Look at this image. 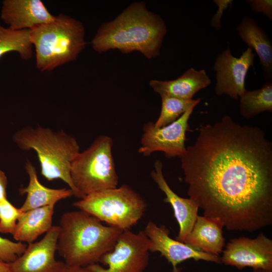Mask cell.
<instances>
[{"instance_id": "1", "label": "cell", "mask_w": 272, "mask_h": 272, "mask_svg": "<svg viewBox=\"0 0 272 272\" xmlns=\"http://www.w3.org/2000/svg\"><path fill=\"white\" fill-rule=\"evenodd\" d=\"M189 198L204 216L229 230L253 232L272 223V144L259 127L228 115L200 125L180 157Z\"/></svg>"}, {"instance_id": "2", "label": "cell", "mask_w": 272, "mask_h": 272, "mask_svg": "<svg viewBox=\"0 0 272 272\" xmlns=\"http://www.w3.org/2000/svg\"><path fill=\"white\" fill-rule=\"evenodd\" d=\"M166 33L160 16L149 11L145 2H134L112 21L103 23L91 44L99 53L115 49L123 53L138 51L152 59L160 55Z\"/></svg>"}, {"instance_id": "3", "label": "cell", "mask_w": 272, "mask_h": 272, "mask_svg": "<svg viewBox=\"0 0 272 272\" xmlns=\"http://www.w3.org/2000/svg\"><path fill=\"white\" fill-rule=\"evenodd\" d=\"M57 251L69 266L98 263L111 250L123 231L103 225L81 211L64 213L61 216Z\"/></svg>"}, {"instance_id": "4", "label": "cell", "mask_w": 272, "mask_h": 272, "mask_svg": "<svg viewBox=\"0 0 272 272\" xmlns=\"http://www.w3.org/2000/svg\"><path fill=\"white\" fill-rule=\"evenodd\" d=\"M13 140L19 148L32 149L36 152L41 173L47 180H62L69 185L74 195L81 199L70 174L72 163L80 152L74 137L63 130L26 126L14 134Z\"/></svg>"}, {"instance_id": "5", "label": "cell", "mask_w": 272, "mask_h": 272, "mask_svg": "<svg viewBox=\"0 0 272 272\" xmlns=\"http://www.w3.org/2000/svg\"><path fill=\"white\" fill-rule=\"evenodd\" d=\"M30 30L36 66L41 71H51L75 60L86 45L83 23L63 14Z\"/></svg>"}, {"instance_id": "6", "label": "cell", "mask_w": 272, "mask_h": 272, "mask_svg": "<svg viewBox=\"0 0 272 272\" xmlns=\"http://www.w3.org/2000/svg\"><path fill=\"white\" fill-rule=\"evenodd\" d=\"M113 145L110 137L99 135L73 160L70 174L81 199L96 192L117 187L118 176L112 155Z\"/></svg>"}, {"instance_id": "7", "label": "cell", "mask_w": 272, "mask_h": 272, "mask_svg": "<svg viewBox=\"0 0 272 272\" xmlns=\"http://www.w3.org/2000/svg\"><path fill=\"white\" fill-rule=\"evenodd\" d=\"M80 211L122 231L129 230L141 219L146 203L127 185L96 192L75 202Z\"/></svg>"}, {"instance_id": "8", "label": "cell", "mask_w": 272, "mask_h": 272, "mask_svg": "<svg viewBox=\"0 0 272 272\" xmlns=\"http://www.w3.org/2000/svg\"><path fill=\"white\" fill-rule=\"evenodd\" d=\"M150 240L144 231L122 232L113 249L98 263L87 266L93 272H143L149 262Z\"/></svg>"}, {"instance_id": "9", "label": "cell", "mask_w": 272, "mask_h": 272, "mask_svg": "<svg viewBox=\"0 0 272 272\" xmlns=\"http://www.w3.org/2000/svg\"><path fill=\"white\" fill-rule=\"evenodd\" d=\"M194 108H190L176 121L163 127H156L152 122L145 123L138 152L145 156L159 151L169 158L182 157L186 152V132Z\"/></svg>"}, {"instance_id": "10", "label": "cell", "mask_w": 272, "mask_h": 272, "mask_svg": "<svg viewBox=\"0 0 272 272\" xmlns=\"http://www.w3.org/2000/svg\"><path fill=\"white\" fill-rule=\"evenodd\" d=\"M255 54L247 47L238 57L233 55L229 47L218 54L213 66L216 73L215 92L238 100L245 88V80L250 67H254Z\"/></svg>"}, {"instance_id": "11", "label": "cell", "mask_w": 272, "mask_h": 272, "mask_svg": "<svg viewBox=\"0 0 272 272\" xmlns=\"http://www.w3.org/2000/svg\"><path fill=\"white\" fill-rule=\"evenodd\" d=\"M221 263L242 269L272 270V240L263 233L255 238L244 237L231 239L220 257Z\"/></svg>"}, {"instance_id": "12", "label": "cell", "mask_w": 272, "mask_h": 272, "mask_svg": "<svg viewBox=\"0 0 272 272\" xmlns=\"http://www.w3.org/2000/svg\"><path fill=\"white\" fill-rule=\"evenodd\" d=\"M59 226H52L39 241L27 246L24 253L9 263L10 272H58L65 266L55 258Z\"/></svg>"}, {"instance_id": "13", "label": "cell", "mask_w": 272, "mask_h": 272, "mask_svg": "<svg viewBox=\"0 0 272 272\" xmlns=\"http://www.w3.org/2000/svg\"><path fill=\"white\" fill-rule=\"evenodd\" d=\"M144 232L150 240V251L159 252L173 267V272H178V264L189 259L221 263L219 256L198 250L191 246L172 239L169 231L164 226H158L149 222Z\"/></svg>"}, {"instance_id": "14", "label": "cell", "mask_w": 272, "mask_h": 272, "mask_svg": "<svg viewBox=\"0 0 272 272\" xmlns=\"http://www.w3.org/2000/svg\"><path fill=\"white\" fill-rule=\"evenodd\" d=\"M1 19L14 30H31L52 21V15L40 0H4Z\"/></svg>"}, {"instance_id": "15", "label": "cell", "mask_w": 272, "mask_h": 272, "mask_svg": "<svg viewBox=\"0 0 272 272\" xmlns=\"http://www.w3.org/2000/svg\"><path fill=\"white\" fill-rule=\"evenodd\" d=\"M162 170V162L157 160L154 163V170L151 172V176L165 194L164 201L169 203L173 209L174 216L179 226L176 240L183 242L193 228L198 216L199 207L193 199L181 197L171 189L163 175Z\"/></svg>"}, {"instance_id": "16", "label": "cell", "mask_w": 272, "mask_h": 272, "mask_svg": "<svg viewBox=\"0 0 272 272\" xmlns=\"http://www.w3.org/2000/svg\"><path fill=\"white\" fill-rule=\"evenodd\" d=\"M211 80L203 70L191 67L176 79L169 81L152 80L149 82L153 90L161 96L180 99H192L200 90L211 84Z\"/></svg>"}, {"instance_id": "17", "label": "cell", "mask_w": 272, "mask_h": 272, "mask_svg": "<svg viewBox=\"0 0 272 272\" xmlns=\"http://www.w3.org/2000/svg\"><path fill=\"white\" fill-rule=\"evenodd\" d=\"M223 227L218 218L197 216L183 242L198 250L219 256L225 245Z\"/></svg>"}, {"instance_id": "18", "label": "cell", "mask_w": 272, "mask_h": 272, "mask_svg": "<svg viewBox=\"0 0 272 272\" xmlns=\"http://www.w3.org/2000/svg\"><path fill=\"white\" fill-rule=\"evenodd\" d=\"M25 169L29 176V183L25 187L20 189L21 194H26V198L20 208L22 212L55 205L59 200L74 195L69 188L54 189L47 187L39 181L36 168L27 161Z\"/></svg>"}, {"instance_id": "19", "label": "cell", "mask_w": 272, "mask_h": 272, "mask_svg": "<svg viewBox=\"0 0 272 272\" xmlns=\"http://www.w3.org/2000/svg\"><path fill=\"white\" fill-rule=\"evenodd\" d=\"M236 30L241 39L258 55L265 79L271 80L272 44L267 33L247 16L241 19Z\"/></svg>"}, {"instance_id": "20", "label": "cell", "mask_w": 272, "mask_h": 272, "mask_svg": "<svg viewBox=\"0 0 272 272\" xmlns=\"http://www.w3.org/2000/svg\"><path fill=\"white\" fill-rule=\"evenodd\" d=\"M54 207L53 205L22 212L12 234L14 238L28 244L34 242L52 227Z\"/></svg>"}, {"instance_id": "21", "label": "cell", "mask_w": 272, "mask_h": 272, "mask_svg": "<svg viewBox=\"0 0 272 272\" xmlns=\"http://www.w3.org/2000/svg\"><path fill=\"white\" fill-rule=\"evenodd\" d=\"M239 99L240 114L244 118L249 119L264 112H271V80H266L260 89H246Z\"/></svg>"}, {"instance_id": "22", "label": "cell", "mask_w": 272, "mask_h": 272, "mask_svg": "<svg viewBox=\"0 0 272 272\" xmlns=\"http://www.w3.org/2000/svg\"><path fill=\"white\" fill-rule=\"evenodd\" d=\"M30 32V30H14L0 25V58L8 52L15 51L23 59H31L33 45Z\"/></svg>"}, {"instance_id": "23", "label": "cell", "mask_w": 272, "mask_h": 272, "mask_svg": "<svg viewBox=\"0 0 272 272\" xmlns=\"http://www.w3.org/2000/svg\"><path fill=\"white\" fill-rule=\"evenodd\" d=\"M160 97L161 110L158 119L154 123L156 127H163L172 123L188 109L195 107L201 101L200 98L184 100L166 96Z\"/></svg>"}, {"instance_id": "24", "label": "cell", "mask_w": 272, "mask_h": 272, "mask_svg": "<svg viewBox=\"0 0 272 272\" xmlns=\"http://www.w3.org/2000/svg\"><path fill=\"white\" fill-rule=\"evenodd\" d=\"M21 213L7 198L0 201V232L13 234Z\"/></svg>"}, {"instance_id": "25", "label": "cell", "mask_w": 272, "mask_h": 272, "mask_svg": "<svg viewBox=\"0 0 272 272\" xmlns=\"http://www.w3.org/2000/svg\"><path fill=\"white\" fill-rule=\"evenodd\" d=\"M27 245L21 242H14L0 236V260L10 263L21 256Z\"/></svg>"}, {"instance_id": "26", "label": "cell", "mask_w": 272, "mask_h": 272, "mask_svg": "<svg viewBox=\"0 0 272 272\" xmlns=\"http://www.w3.org/2000/svg\"><path fill=\"white\" fill-rule=\"evenodd\" d=\"M251 10L256 13H262L269 21L272 20L271 0H247Z\"/></svg>"}, {"instance_id": "27", "label": "cell", "mask_w": 272, "mask_h": 272, "mask_svg": "<svg viewBox=\"0 0 272 272\" xmlns=\"http://www.w3.org/2000/svg\"><path fill=\"white\" fill-rule=\"evenodd\" d=\"M213 2L217 6L218 10L213 15L210 21L211 27L215 29H220L222 27L221 19L224 12L228 8L232 6V0H214Z\"/></svg>"}, {"instance_id": "28", "label": "cell", "mask_w": 272, "mask_h": 272, "mask_svg": "<svg viewBox=\"0 0 272 272\" xmlns=\"http://www.w3.org/2000/svg\"><path fill=\"white\" fill-rule=\"evenodd\" d=\"M7 178L5 173L0 170V201L7 198Z\"/></svg>"}, {"instance_id": "29", "label": "cell", "mask_w": 272, "mask_h": 272, "mask_svg": "<svg viewBox=\"0 0 272 272\" xmlns=\"http://www.w3.org/2000/svg\"><path fill=\"white\" fill-rule=\"evenodd\" d=\"M58 272H93L87 266H69L66 265Z\"/></svg>"}, {"instance_id": "30", "label": "cell", "mask_w": 272, "mask_h": 272, "mask_svg": "<svg viewBox=\"0 0 272 272\" xmlns=\"http://www.w3.org/2000/svg\"><path fill=\"white\" fill-rule=\"evenodd\" d=\"M0 272H10L9 263L0 260Z\"/></svg>"}, {"instance_id": "31", "label": "cell", "mask_w": 272, "mask_h": 272, "mask_svg": "<svg viewBox=\"0 0 272 272\" xmlns=\"http://www.w3.org/2000/svg\"><path fill=\"white\" fill-rule=\"evenodd\" d=\"M250 272H272V270L256 269H252Z\"/></svg>"}]
</instances>
